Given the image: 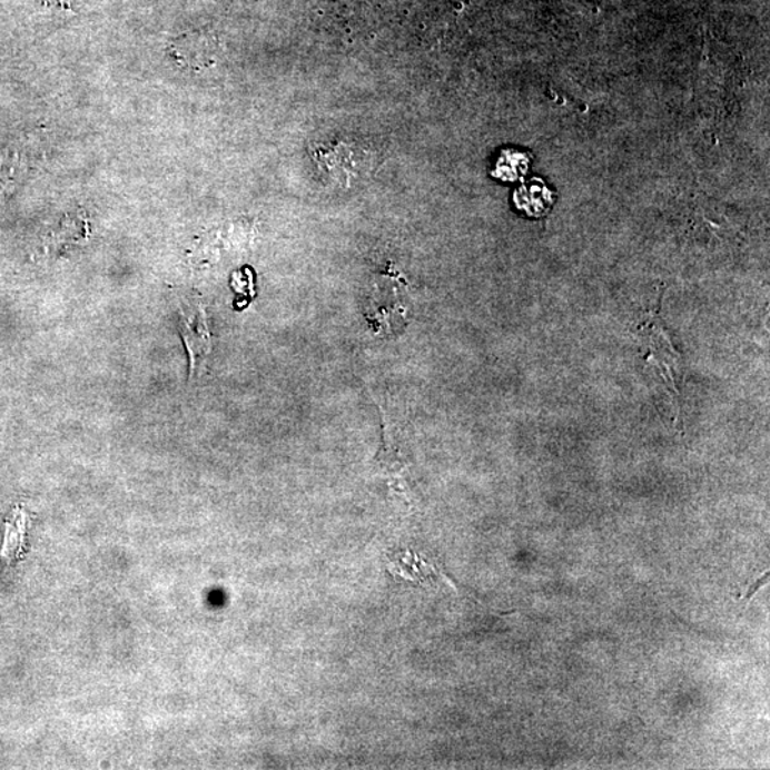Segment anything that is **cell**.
<instances>
[{
	"label": "cell",
	"instance_id": "obj_1",
	"mask_svg": "<svg viewBox=\"0 0 770 770\" xmlns=\"http://www.w3.org/2000/svg\"><path fill=\"white\" fill-rule=\"evenodd\" d=\"M180 333L190 356V373L196 374L203 367L211 352V336L205 310L181 313Z\"/></svg>",
	"mask_w": 770,
	"mask_h": 770
},
{
	"label": "cell",
	"instance_id": "obj_2",
	"mask_svg": "<svg viewBox=\"0 0 770 770\" xmlns=\"http://www.w3.org/2000/svg\"><path fill=\"white\" fill-rule=\"evenodd\" d=\"M389 572L395 576H403L405 580L418 582L428 581L433 574V566L425 564L413 552H395L389 559Z\"/></svg>",
	"mask_w": 770,
	"mask_h": 770
},
{
	"label": "cell",
	"instance_id": "obj_3",
	"mask_svg": "<svg viewBox=\"0 0 770 770\" xmlns=\"http://www.w3.org/2000/svg\"><path fill=\"white\" fill-rule=\"evenodd\" d=\"M529 169V160L523 154H516V151H504L503 156L496 165L495 176H500V179L504 180H516L521 176L526 174Z\"/></svg>",
	"mask_w": 770,
	"mask_h": 770
},
{
	"label": "cell",
	"instance_id": "obj_4",
	"mask_svg": "<svg viewBox=\"0 0 770 770\" xmlns=\"http://www.w3.org/2000/svg\"><path fill=\"white\" fill-rule=\"evenodd\" d=\"M764 580H768V574L761 578V580H759L757 584H754V586H752L751 590H749L747 600H749V598H751L754 594V592L759 590V588H761L763 584H767V582H763Z\"/></svg>",
	"mask_w": 770,
	"mask_h": 770
}]
</instances>
